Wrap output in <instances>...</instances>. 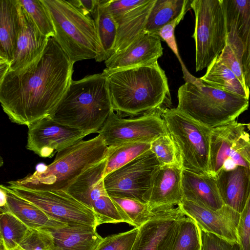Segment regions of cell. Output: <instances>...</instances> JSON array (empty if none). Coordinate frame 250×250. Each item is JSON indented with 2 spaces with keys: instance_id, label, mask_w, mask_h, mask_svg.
<instances>
[{
  "instance_id": "cell-1",
  "label": "cell",
  "mask_w": 250,
  "mask_h": 250,
  "mask_svg": "<svg viewBox=\"0 0 250 250\" xmlns=\"http://www.w3.org/2000/svg\"><path fill=\"white\" fill-rule=\"evenodd\" d=\"M74 64L51 37L38 60L9 70L0 80V102L9 120L28 126L50 117L72 80Z\"/></svg>"
},
{
  "instance_id": "cell-2",
  "label": "cell",
  "mask_w": 250,
  "mask_h": 250,
  "mask_svg": "<svg viewBox=\"0 0 250 250\" xmlns=\"http://www.w3.org/2000/svg\"><path fill=\"white\" fill-rule=\"evenodd\" d=\"M106 75L113 110L122 117L169 108L171 99L167 79L158 62L103 71Z\"/></svg>"
},
{
  "instance_id": "cell-3",
  "label": "cell",
  "mask_w": 250,
  "mask_h": 250,
  "mask_svg": "<svg viewBox=\"0 0 250 250\" xmlns=\"http://www.w3.org/2000/svg\"><path fill=\"white\" fill-rule=\"evenodd\" d=\"M112 110L107 77L103 72L72 80L49 117L89 135L98 133Z\"/></svg>"
},
{
  "instance_id": "cell-4",
  "label": "cell",
  "mask_w": 250,
  "mask_h": 250,
  "mask_svg": "<svg viewBox=\"0 0 250 250\" xmlns=\"http://www.w3.org/2000/svg\"><path fill=\"white\" fill-rule=\"evenodd\" d=\"M109 150L99 134L58 152L50 164H39L33 173L7 184L9 187L34 190L67 191L83 172L106 159Z\"/></svg>"
},
{
  "instance_id": "cell-5",
  "label": "cell",
  "mask_w": 250,
  "mask_h": 250,
  "mask_svg": "<svg viewBox=\"0 0 250 250\" xmlns=\"http://www.w3.org/2000/svg\"><path fill=\"white\" fill-rule=\"evenodd\" d=\"M42 0L53 22L54 38L72 62L89 59L101 62L107 60L93 19L69 0Z\"/></svg>"
},
{
  "instance_id": "cell-6",
  "label": "cell",
  "mask_w": 250,
  "mask_h": 250,
  "mask_svg": "<svg viewBox=\"0 0 250 250\" xmlns=\"http://www.w3.org/2000/svg\"><path fill=\"white\" fill-rule=\"evenodd\" d=\"M177 109L210 128L235 121L249 105V100L211 86L195 77L178 89Z\"/></svg>"
},
{
  "instance_id": "cell-7",
  "label": "cell",
  "mask_w": 250,
  "mask_h": 250,
  "mask_svg": "<svg viewBox=\"0 0 250 250\" xmlns=\"http://www.w3.org/2000/svg\"><path fill=\"white\" fill-rule=\"evenodd\" d=\"M162 117L179 150L183 168L198 174H208L212 128L177 108L166 109Z\"/></svg>"
},
{
  "instance_id": "cell-8",
  "label": "cell",
  "mask_w": 250,
  "mask_h": 250,
  "mask_svg": "<svg viewBox=\"0 0 250 250\" xmlns=\"http://www.w3.org/2000/svg\"><path fill=\"white\" fill-rule=\"evenodd\" d=\"M195 21L192 38L195 43L196 72L208 67L227 44V29L220 0H192Z\"/></svg>"
},
{
  "instance_id": "cell-9",
  "label": "cell",
  "mask_w": 250,
  "mask_h": 250,
  "mask_svg": "<svg viewBox=\"0 0 250 250\" xmlns=\"http://www.w3.org/2000/svg\"><path fill=\"white\" fill-rule=\"evenodd\" d=\"M237 166L250 170V135L246 125L235 120L212 128L208 174L215 178L220 172Z\"/></svg>"
},
{
  "instance_id": "cell-10",
  "label": "cell",
  "mask_w": 250,
  "mask_h": 250,
  "mask_svg": "<svg viewBox=\"0 0 250 250\" xmlns=\"http://www.w3.org/2000/svg\"><path fill=\"white\" fill-rule=\"evenodd\" d=\"M160 167L155 154L146 152L104 178L110 197L133 199L147 202L155 175Z\"/></svg>"
},
{
  "instance_id": "cell-11",
  "label": "cell",
  "mask_w": 250,
  "mask_h": 250,
  "mask_svg": "<svg viewBox=\"0 0 250 250\" xmlns=\"http://www.w3.org/2000/svg\"><path fill=\"white\" fill-rule=\"evenodd\" d=\"M162 112L155 111L137 117L124 118L112 110L98 133L109 147L132 142L151 143L169 134Z\"/></svg>"
},
{
  "instance_id": "cell-12",
  "label": "cell",
  "mask_w": 250,
  "mask_h": 250,
  "mask_svg": "<svg viewBox=\"0 0 250 250\" xmlns=\"http://www.w3.org/2000/svg\"><path fill=\"white\" fill-rule=\"evenodd\" d=\"M106 163V158L85 171L66 191L94 213L99 226L124 222L105 188L104 177Z\"/></svg>"
},
{
  "instance_id": "cell-13",
  "label": "cell",
  "mask_w": 250,
  "mask_h": 250,
  "mask_svg": "<svg viewBox=\"0 0 250 250\" xmlns=\"http://www.w3.org/2000/svg\"><path fill=\"white\" fill-rule=\"evenodd\" d=\"M19 196L32 203L49 217L62 223L99 225L94 213L66 191H41L9 187Z\"/></svg>"
},
{
  "instance_id": "cell-14",
  "label": "cell",
  "mask_w": 250,
  "mask_h": 250,
  "mask_svg": "<svg viewBox=\"0 0 250 250\" xmlns=\"http://www.w3.org/2000/svg\"><path fill=\"white\" fill-rule=\"evenodd\" d=\"M26 147L42 158L53 157L78 142L88 134L63 125L50 117L42 118L28 126Z\"/></svg>"
},
{
  "instance_id": "cell-15",
  "label": "cell",
  "mask_w": 250,
  "mask_h": 250,
  "mask_svg": "<svg viewBox=\"0 0 250 250\" xmlns=\"http://www.w3.org/2000/svg\"><path fill=\"white\" fill-rule=\"evenodd\" d=\"M155 1L108 0V9L117 27L113 54L124 49L146 32L147 20Z\"/></svg>"
},
{
  "instance_id": "cell-16",
  "label": "cell",
  "mask_w": 250,
  "mask_h": 250,
  "mask_svg": "<svg viewBox=\"0 0 250 250\" xmlns=\"http://www.w3.org/2000/svg\"><path fill=\"white\" fill-rule=\"evenodd\" d=\"M185 216L178 206L153 211L138 228L132 250H172L179 222Z\"/></svg>"
},
{
  "instance_id": "cell-17",
  "label": "cell",
  "mask_w": 250,
  "mask_h": 250,
  "mask_svg": "<svg viewBox=\"0 0 250 250\" xmlns=\"http://www.w3.org/2000/svg\"><path fill=\"white\" fill-rule=\"evenodd\" d=\"M178 206L200 229L238 243L237 227L240 213L231 208L224 205L219 210H213L184 198Z\"/></svg>"
},
{
  "instance_id": "cell-18",
  "label": "cell",
  "mask_w": 250,
  "mask_h": 250,
  "mask_svg": "<svg viewBox=\"0 0 250 250\" xmlns=\"http://www.w3.org/2000/svg\"><path fill=\"white\" fill-rule=\"evenodd\" d=\"M161 41L159 36L144 32L124 49L105 60V68L118 70L157 63L163 54Z\"/></svg>"
},
{
  "instance_id": "cell-19",
  "label": "cell",
  "mask_w": 250,
  "mask_h": 250,
  "mask_svg": "<svg viewBox=\"0 0 250 250\" xmlns=\"http://www.w3.org/2000/svg\"><path fill=\"white\" fill-rule=\"evenodd\" d=\"M183 167L160 166L153 181L147 204L152 211L174 207L183 199L182 177Z\"/></svg>"
},
{
  "instance_id": "cell-20",
  "label": "cell",
  "mask_w": 250,
  "mask_h": 250,
  "mask_svg": "<svg viewBox=\"0 0 250 250\" xmlns=\"http://www.w3.org/2000/svg\"><path fill=\"white\" fill-rule=\"evenodd\" d=\"M20 14L21 28L10 71L21 70L38 60L42 56L49 39L40 32L21 5Z\"/></svg>"
},
{
  "instance_id": "cell-21",
  "label": "cell",
  "mask_w": 250,
  "mask_h": 250,
  "mask_svg": "<svg viewBox=\"0 0 250 250\" xmlns=\"http://www.w3.org/2000/svg\"><path fill=\"white\" fill-rule=\"evenodd\" d=\"M223 9L227 44L241 64L244 45L250 28V0H220Z\"/></svg>"
},
{
  "instance_id": "cell-22",
  "label": "cell",
  "mask_w": 250,
  "mask_h": 250,
  "mask_svg": "<svg viewBox=\"0 0 250 250\" xmlns=\"http://www.w3.org/2000/svg\"><path fill=\"white\" fill-rule=\"evenodd\" d=\"M42 229L51 236V250H96L104 239L90 226L65 224Z\"/></svg>"
},
{
  "instance_id": "cell-23",
  "label": "cell",
  "mask_w": 250,
  "mask_h": 250,
  "mask_svg": "<svg viewBox=\"0 0 250 250\" xmlns=\"http://www.w3.org/2000/svg\"><path fill=\"white\" fill-rule=\"evenodd\" d=\"M215 179L224 205L241 213L250 194V170L237 166L220 172Z\"/></svg>"
},
{
  "instance_id": "cell-24",
  "label": "cell",
  "mask_w": 250,
  "mask_h": 250,
  "mask_svg": "<svg viewBox=\"0 0 250 250\" xmlns=\"http://www.w3.org/2000/svg\"><path fill=\"white\" fill-rule=\"evenodd\" d=\"M183 198L213 210L223 208L215 178L183 168L182 177Z\"/></svg>"
},
{
  "instance_id": "cell-25",
  "label": "cell",
  "mask_w": 250,
  "mask_h": 250,
  "mask_svg": "<svg viewBox=\"0 0 250 250\" xmlns=\"http://www.w3.org/2000/svg\"><path fill=\"white\" fill-rule=\"evenodd\" d=\"M21 28L18 0H0V59L11 62Z\"/></svg>"
},
{
  "instance_id": "cell-26",
  "label": "cell",
  "mask_w": 250,
  "mask_h": 250,
  "mask_svg": "<svg viewBox=\"0 0 250 250\" xmlns=\"http://www.w3.org/2000/svg\"><path fill=\"white\" fill-rule=\"evenodd\" d=\"M6 195L9 211L30 229H42L64 224L49 217L42 209L13 192L7 186H0Z\"/></svg>"
},
{
  "instance_id": "cell-27",
  "label": "cell",
  "mask_w": 250,
  "mask_h": 250,
  "mask_svg": "<svg viewBox=\"0 0 250 250\" xmlns=\"http://www.w3.org/2000/svg\"><path fill=\"white\" fill-rule=\"evenodd\" d=\"M200 79L211 86L249 100L250 92L222 62L219 56L208 66L206 73Z\"/></svg>"
},
{
  "instance_id": "cell-28",
  "label": "cell",
  "mask_w": 250,
  "mask_h": 250,
  "mask_svg": "<svg viewBox=\"0 0 250 250\" xmlns=\"http://www.w3.org/2000/svg\"><path fill=\"white\" fill-rule=\"evenodd\" d=\"M108 0H98L91 14L95 21L97 33L107 59L114 53L117 37L116 23L107 5Z\"/></svg>"
},
{
  "instance_id": "cell-29",
  "label": "cell",
  "mask_w": 250,
  "mask_h": 250,
  "mask_svg": "<svg viewBox=\"0 0 250 250\" xmlns=\"http://www.w3.org/2000/svg\"><path fill=\"white\" fill-rule=\"evenodd\" d=\"M189 1L156 0L147 20L145 31L158 36L160 29L178 17Z\"/></svg>"
},
{
  "instance_id": "cell-30",
  "label": "cell",
  "mask_w": 250,
  "mask_h": 250,
  "mask_svg": "<svg viewBox=\"0 0 250 250\" xmlns=\"http://www.w3.org/2000/svg\"><path fill=\"white\" fill-rule=\"evenodd\" d=\"M150 148V143L143 142L129 143L109 147L104 177L148 151Z\"/></svg>"
},
{
  "instance_id": "cell-31",
  "label": "cell",
  "mask_w": 250,
  "mask_h": 250,
  "mask_svg": "<svg viewBox=\"0 0 250 250\" xmlns=\"http://www.w3.org/2000/svg\"><path fill=\"white\" fill-rule=\"evenodd\" d=\"M115 203L124 222L139 228L152 215L153 211L147 204L128 198L110 197Z\"/></svg>"
},
{
  "instance_id": "cell-32",
  "label": "cell",
  "mask_w": 250,
  "mask_h": 250,
  "mask_svg": "<svg viewBox=\"0 0 250 250\" xmlns=\"http://www.w3.org/2000/svg\"><path fill=\"white\" fill-rule=\"evenodd\" d=\"M30 229L9 211L0 213V240L7 250L18 247Z\"/></svg>"
},
{
  "instance_id": "cell-33",
  "label": "cell",
  "mask_w": 250,
  "mask_h": 250,
  "mask_svg": "<svg viewBox=\"0 0 250 250\" xmlns=\"http://www.w3.org/2000/svg\"><path fill=\"white\" fill-rule=\"evenodd\" d=\"M172 250H202L200 228L189 217L180 220Z\"/></svg>"
},
{
  "instance_id": "cell-34",
  "label": "cell",
  "mask_w": 250,
  "mask_h": 250,
  "mask_svg": "<svg viewBox=\"0 0 250 250\" xmlns=\"http://www.w3.org/2000/svg\"><path fill=\"white\" fill-rule=\"evenodd\" d=\"M150 150L155 154L160 166L183 167L179 150L169 134L162 135L150 143Z\"/></svg>"
},
{
  "instance_id": "cell-35",
  "label": "cell",
  "mask_w": 250,
  "mask_h": 250,
  "mask_svg": "<svg viewBox=\"0 0 250 250\" xmlns=\"http://www.w3.org/2000/svg\"><path fill=\"white\" fill-rule=\"evenodd\" d=\"M40 32L50 38L55 32L50 16L42 0H18Z\"/></svg>"
},
{
  "instance_id": "cell-36",
  "label": "cell",
  "mask_w": 250,
  "mask_h": 250,
  "mask_svg": "<svg viewBox=\"0 0 250 250\" xmlns=\"http://www.w3.org/2000/svg\"><path fill=\"white\" fill-rule=\"evenodd\" d=\"M192 0H189L188 3L186 5L183 11L180 15L174 20L164 26L158 33V36L161 40L165 41L169 47L176 56L182 66L183 73V78L186 82H190L194 77L188 70L186 66L180 56L178 46L174 35V30L176 26L183 19L186 13L191 8V3Z\"/></svg>"
},
{
  "instance_id": "cell-37",
  "label": "cell",
  "mask_w": 250,
  "mask_h": 250,
  "mask_svg": "<svg viewBox=\"0 0 250 250\" xmlns=\"http://www.w3.org/2000/svg\"><path fill=\"white\" fill-rule=\"evenodd\" d=\"M138 228L108 235L104 238L96 250H132Z\"/></svg>"
},
{
  "instance_id": "cell-38",
  "label": "cell",
  "mask_w": 250,
  "mask_h": 250,
  "mask_svg": "<svg viewBox=\"0 0 250 250\" xmlns=\"http://www.w3.org/2000/svg\"><path fill=\"white\" fill-rule=\"evenodd\" d=\"M51 238L42 229H30L22 241L11 250H51Z\"/></svg>"
},
{
  "instance_id": "cell-39",
  "label": "cell",
  "mask_w": 250,
  "mask_h": 250,
  "mask_svg": "<svg viewBox=\"0 0 250 250\" xmlns=\"http://www.w3.org/2000/svg\"><path fill=\"white\" fill-rule=\"evenodd\" d=\"M237 237L240 250H250V194L240 213Z\"/></svg>"
},
{
  "instance_id": "cell-40",
  "label": "cell",
  "mask_w": 250,
  "mask_h": 250,
  "mask_svg": "<svg viewBox=\"0 0 250 250\" xmlns=\"http://www.w3.org/2000/svg\"><path fill=\"white\" fill-rule=\"evenodd\" d=\"M202 250H240L238 243L228 241L200 229Z\"/></svg>"
},
{
  "instance_id": "cell-41",
  "label": "cell",
  "mask_w": 250,
  "mask_h": 250,
  "mask_svg": "<svg viewBox=\"0 0 250 250\" xmlns=\"http://www.w3.org/2000/svg\"><path fill=\"white\" fill-rule=\"evenodd\" d=\"M219 57L222 62L237 77L244 87H246L241 64L231 48L227 44L225 46Z\"/></svg>"
},
{
  "instance_id": "cell-42",
  "label": "cell",
  "mask_w": 250,
  "mask_h": 250,
  "mask_svg": "<svg viewBox=\"0 0 250 250\" xmlns=\"http://www.w3.org/2000/svg\"><path fill=\"white\" fill-rule=\"evenodd\" d=\"M241 66L246 87L250 90V28L244 45Z\"/></svg>"
},
{
  "instance_id": "cell-43",
  "label": "cell",
  "mask_w": 250,
  "mask_h": 250,
  "mask_svg": "<svg viewBox=\"0 0 250 250\" xmlns=\"http://www.w3.org/2000/svg\"><path fill=\"white\" fill-rule=\"evenodd\" d=\"M75 6L82 10L86 15L92 14L97 5L98 0H69Z\"/></svg>"
},
{
  "instance_id": "cell-44",
  "label": "cell",
  "mask_w": 250,
  "mask_h": 250,
  "mask_svg": "<svg viewBox=\"0 0 250 250\" xmlns=\"http://www.w3.org/2000/svg\"><path fill=\"white\" fill-rule=\"evenodd\" d=\"M11 63L0 59V80H1L10 70Z\"/></svg>"
},
{
  "instance_id": "cell-45",
  "label": "cell",
  "mask_w": 250,
  "mask_h": 250,
  "mask_svg": "<svg viewBox=\"0 0 250 250\" xmlns=\"http://www.w3.org/2000/svg\"><path fill=\"white\" fill-rule=\"evenodd\" d=\"M0 250H8L6 249L2 241L0 240Z\"/></svg>"
}]
</instances>
